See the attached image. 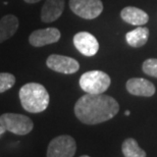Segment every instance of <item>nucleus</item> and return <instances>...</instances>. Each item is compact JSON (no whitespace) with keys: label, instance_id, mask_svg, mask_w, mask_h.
I'll return each mask as SVG.
<instances>
[{"label":"nucleus","instance_id":"f257e3e1","mask_svg":"<svg viewBox=\"0 0 157 157\" xmlns=\"http://www.w3.org/2000/svg\"><path fill=\"white\" fill-rule=\"evenodd\" d=\"M119 111V104L111 96L86 94L75 105V114L85 124H98L113 118Z\"/></svg>","mask_w":157,"mask_h":157},{"label":"nucleus","instance_id":"f03ea898","mask_svg":"<svg viewBox=\"0 0 157 157\" xmlns=\"http://www.w3.org/2000/svg\"><path fill=\"white\" fill-rule=\"evenodd\" d=\"M21 104L31 113H39L48 107L50 97L46 88L38 83H28L20 90Z\"/></svg>","mask_w":157,"mask_h":157},{"label":"nucleus","instance_id":"7ed1b4c3","mask_svg":"<svg viewBox=\"0 0 157 157\" xmlns=\"http://www.w3.org/2000/svg\"><path fill=\"white\" fill-rule=\"evenodd\" d=\"M110 84V77L102 71H86L80 78L82 90L88 94H103Z\"/></svg>","mask_w":157,"mask_h":157},{"label":"nucleus","instance_id":"20e7f679","mask_svg":"<svg viewBox=\"0 0 157 157\" xmlns=\"http://www.w3.org/2000/svg\"><path fill=\"white\" fill-rule=\"evenodd\" d=\"M0 124L6 131L18 136H25L31 133L34 122L30 117L20 113H4L0 117Z\"/></svg>","mask_w":157,"mask_h":157},{"label":"nucleus","instance_id":"39448f33","mask_svg":"<svg viewBox=\"0 0 157 157\" xmlns=\"http://www.w3.org/2000/svg\"><path fill=\"white\" fill-rule=\"evenodd\" d=\"M77 144L73 137L61 135L54 138L47 148L48 157H73L76 154Z\"/></svg>","mask_w":157,"mask_h":157},{"label":"nucleus","instance_id":"423d86ee","mask_svg":"<svg viewBox=\"0 0 157 157\" xmlns=\"http://www.w3.org/2000/svg\"><path fill=\"white\" fill-rule=\"evenodd\" d=\"M70 8L84 20H94L103 11L101 0H70Z\"/></svg>","mask_w":157,"mask_h":157},{"label":"nucleus","instance_id":"0eeeda50","mask_svg":"<svg viewBox=\"0 0 157 157\" xmlns=\"http://www.w3.org/2000/svg\"><path fill=\"white\" fill-rule=\"evenodd\" d=\"M46 65L50 70L65 75L75 74L80 68V64L75 58L59 54L49 55L46 60Z\"/></svg>","mask_w":157,"mask_h":157},{"label":"nucleus","instance_id":"6e6552de","mask_svg":"<svg viewBox=\"0 0 157 157\" xmlns=\"http://www.w3.org/2000/svg\"><path fill=\"white\" fill-rule=\"evenodd\" d=\"M75 47L85 56H94L99 50V43L91 33L80 32L74 37Z\"/></svg>","mask_w":157,"mask_h":157},{"label":"nucleus","instance_id":"1a4fd4ad","mask_svg":"<svg viewBox=\"0 0 157 157\" xmlns=\"http://www.w3.org/2000/svg\"><path fill=\"white\" fill-rule=\"evenodd\" d=\"M60 32L56 28L36 30L29 37V42L34 47H43L49 44L58 42L60 39Z\"/></svg>","mask_w":157,"mask_h":157},{"label":"nucleus","instance_id":"9d476101","mask_svg":"<svg viewBox=\"0 0 157 157\" xmlns=\"http://www.w3.org/2000/svg\"><path fill=\"white\" fill-rule=\"evenodd\" d=\"M128 92L134 96L152 97L155 94V86L143 78H132L125 84Z\"/></svg>","mask_w":157,"mask_h":157},{"label":"nucleus","instance_id":"9b49d317","mask_svg":"<svg viewBox=\"0 0 157 157\" xmlns=\"http://www.w3.org/2000/svg\"><path fill=\"white\" fill-rule=\"evenodd\" d=\"M64 10V0H46L41 9V21L53 23L61 17Z\"/></svg>","mask_w":157,"mask_h":157},{"label":"nucleus","instance_id":"f8f14e48","mask_svg":"<svg viewBox=\"0 0 157 157\" xmlns=\"http://www.w3.org/2000/svg\"><path fill=\"white\" fill-rule=\"evenodd\" d=\"M121 17L125 23L133 26H143L148 23L149 15L142 9L135 6H127L121 11Z\"/></svg>","mask_w":157,"mask_h":157},{"label":"nucleus","instance_id":"ddd939ff","mask_svg":"<svg viewBox=\"0 0 157 157\" xmlns=\"http://www.w3.org/2000/svg\"><path fill=\"white\" fill-rule=\"evenodd\" d=\"M18 18L13 14L4 15L0 20V43L4 42L17 33Z\"/></svg>","mask_w":157,"mask_h":157},{"label":"nucleus","instance_id":"4468645a","mask_svg":"<svg viewBox=\"0 0 157 157\" xmlns=\"http://www.w3.org/2000/svg\"><path fill=\"white\" fill-rule=\"evenodd\" d=\"M149 38V30L147 28L141 27L135 30L130 31L125 35V40H127L128 44L135 48H139V47L144 46L147 43Z\"/></svg>","mask_w":157,"mask_h":157},{"label":"nucleus","instance_id":"2eb2a0df","mask_svg":"<svg viewBox=\"0 0 157 157\" xmlns=\"http://www.w3.org/2000/svg\"><path fill=\"white\" fill-rule=\"evenodd\" d=\"M121 151L125 157H145L147 155L134 138H128L124 141L121 145Z\"/></svg>","mask_w":157,"mask_h":157},{"label":"nucleus","instance_id":"dca6fc26","mask_svg":"<svg viewBox=\"0 0 157 157\" xmlns=\"http://www.w3.org/2000/svg\"><path fill=\"white\" fill-rule=\"evenodd\" d=\"M15 84V77L9 73H0V93L11 89Z\"/></svg>","mask_w":157,"mask_h":157},{"label":"nucleus","instance_id":"f3484780","mask_svg":"<svg viewBox=\"0 0 157 157\" xmlns=\"http://www.w3.org/2000/svg\"><path fill=\"white\" fill-rule=\"evenodd\" d=\"M142 70L146 75L157 78V58L146 59L142 64Z\"/></svg>","mask_w":157,"mask_h":157},{"label":"nucleus","instance_id":"a211bd4d","mask_svg":"<svg viewBox=\"0 0 157 157\" xmlns=\"http://www.w3.org/2000/svg\"><path fill=\"white\" fill-rule=\"evenodd\" d=\"M5 131H6V130H5V128H3V127H2V125H1V124H0V136H2V135H3V134H4V133H5Z\"/></svg>","mask_w":157,"mask_h":157},{"label":"nucleus","instance_id":"6ab92c4d","mask_svg":"<svg viewBox=\"0 0 157 157\" xmlns=\"http://www.w3.org/2000/svg\"><path fill=\"white\" fill-rule=\"evenodd\" d=\"M27 3H37V2H39L41 1V0H25Z\"/></svg>","mask_w":157,"mask_h":157},{"label":"nucleus","instance_id":"aec40b11","mask_svg":"<svg viewBox=\"0 0 157 157\" xmlns=\"http://www.w3.org/2000/svg\"><path fill=\"white\" fill-rule=\"evenodd\" d=\"M125 115H130V111H128V110L125 111Z\"/></svg>","mask_w":157,"mask_h":157}]
</instances>
